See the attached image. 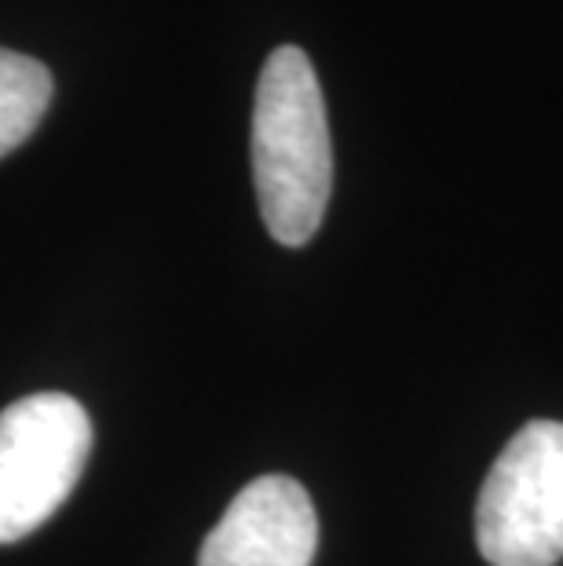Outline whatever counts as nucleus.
Segmentation results:
<instances>
[{
  "label": "nucleus",
  "instance_id": "39448f33",
  "mask_svg": "<svg viewBox=\"0 0 563 566\" xmlns=\"http://www.w3.org/2000/svg\"><path fill=\"white\" fill-rule=\"evenodd\" d=\"M55 81L41 59L0 48V158L22 147L52 106Z\"/></svg>",
  "mask_w": 563,
  "mask_h": 566
},
{
  "label": "nucleus",
  "instance_id": "f03ea898",
  "mask_svg": "<svg viewBox=\"0 0 563 566\" xmlns=\"http://www.w3.org/2000/svg\"><path fill=\"white\" fill-rule=\"evenodd\" d=\"M476 541L490 566L563 559V424L531 420L501 450L476 504Z\"/></svg>",
  "mask_w": 563,
  "mask_h": 566
},
{
  "label": "nucleus",
  "instance_id": "20e7f679",
  "mask_svg": "<svg viewBox=\"0 0 563 566\" xmlns=\"http://www.w3.org/2000/svg\"><path fill=\"white\" fill-rule=\"evenodd\" d=\"M319 515L290 475H260L227 504L201 545L198 566H311Z\"/></svg>",
  "mask_w": 563,
  "mask_h": 566
},
{
  "label": "nucleus",
  "instance_id": "f257e3e1",
  "mask_svg": "<svg viewBox=\"0 0 563 566\" xmlns=\"http://www.w3.org/2000/svg\"><path fill=\"white\" fill-rule=\"evenodd\" d=\"M253 184L279 245H307L333 190L326 99L304 48L282 44L260 70L253 103Z\"/></svg>",
  "mask_w": 563,
  "mask_h": 566
},
{
  "label": "nucleus",
  "instance_id": "7ed1b4c3",
  "mask_svg": "<svg viewBox=\"0 0 563 566\" xmlns=\"http://www.w3.org/2000/svg\"><path fill=\"white\" fill-rule=\"evenodd\" d=\"M92 420L70 395L41 391L0 413V545L30 537L74 493Z\"/></svg>",
  "mask_w": 563,
  "mask_h": 566
}]
</instances>
